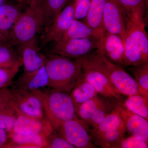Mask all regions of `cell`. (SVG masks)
<instances>
[{
  "label": "cell",
  "mask_w": 148,
  "mask_h": 148,
  "mask_svg": "<svg viewBox=\"0 0 148 148\" xmlns=\"http://www.w3.org/2000/svg\"><path fill=\"white\" fill-rule=\"evenodd\" d=\"M48 87L70 93L84 76L82 67L74 58L51 53L45 56Z\"/></svg>",
  "instance_id": "cell-1"
},
{
  "label": "cell",
  "mask_w": 148,
  "mask_h": 148,
  "mask_svg": "<svg viewBox=\"0 0 148 148\" xmlns=\"http://www.w3.org/2000/svg\"><path fill=\"white\" fill-rule=\"evenodd\" d=\"M34 91L42 103L46 118L55 131L64 122L78 117L70 93L48 87Z\"/></svg>",
  "instance_id": "cell-2"
},
{
  "label": "cell",
  "mask_w": 148,
  "mask_h": 148,
  "mask_svg": "<svg viewBox=\"0 0 148 148\" xmlns=\"http://www.w3.org/2000/svg\"><path fill=\"white\" fill-rule=\"evenodd\" d=\"M126 19L125 66L148 62V37L144 15L135 14Z\"/></svg>",
  "instance_id": "cell-3"
},
{
  "label": "cell",
  "mask_w": 148,
  "mask_h": 148,
  "mask_svg": "<svg viewBox=\"0 0 148 148\" xmlns=\"http://www.w3.org/2000/svg\"><path fill=\"white\" fill-rule=\"evenodd\" d=\"M44 16L40 6L29 7L23 12L8 36V43L21 47L36 38L43 27Z\"/></svg>",
  "instance_id": "cell-4"
},
{
  "label": "cell",
  "mask_w": 148,
  "mask_h": 148,
  "mask_svg": "<svg viewBox=\"0 0 148 148\" xmlns=\"http://www.w3.org/2000/svg\"><path fill=\"white\" fill-rule=\"evenodd\" d=\"M126 132L119 114L113 110L101 123L91 129L90 136L95 146L103 148H117Z\"/></svg>",
  "instance_id": "cell-5"
},
{
  "label": "cell",
  "mask_w": 148,
  "mask_h": 148,
  "mask_svg": "<svg viewBox=\"0 0 148 148\" xmlns=\"http://www.w3.org/2000/svg\"><path fill=\"white\" fill-rule=\"evenodd\" d=\"M82 67L84 77L98 93L106 98H114L120 102L121 95L111 82L98 63L95 51L76 59Z\"/></svg>",
  "instance_id": "cell-6"
},
{
  "label": "cell",
  "mask_w": 148,
  "mask_h": 148,
  "mask_svg": "<svg viewBox=\"0 0 148 148\" xmlns=\"http://www.w3.org/2000/svg\"><path fill=\"white\" fill-rule=\"evenodd\" d=\"M95 53L101 69L114 86L121 94L128 96L143 95L140 93L138 85L133 77L127 73L121 66L109 61L99 49L95 51Z\"/></svg>",
  "instance_id": "cell-7"
},
{
  "label": "cell",
  "mask_w": 148,
  "mask_h": 148,
  "mask_svg": "<svg viewBox=\"0 0 148 148\" xmlns=\"http://www.w3.org/2000/svg\"><path fill=\"white\" fill-rule=\"evenodd\" d=\"M103 37L60 41L55 42L51 52L68 58L78 59L100 49Z\"/></svg>",
  "instance_id": "cell-8"
},
{
  "label": "cell",
  "mask_w": 148,
  "mask_h": 148,
  "mask_svg": "<svg viewBox=\"0 0 148 148\" xmlns=\"http://www.w3.org/2000/svg\"><path fill=\"white\" fill-rule=\"evenodd\" d=\"M56 131L75 148L97 147L91 141L85 125L78 117L64 122Z\"/></svg>",
  "instance_id": "cell-9"
},
{
  "label": "cell",
  "mask_w": 148,
  "mask_h": 148,
  "mask_svg": "<svg viewBox=\"0 0 148 148\" xmlns=\"http://www.w3.org/2000/svg\"><path fill=\"white\" fill-rule=\"evenodd\" d=\"M126 22L125 13L118 0H106L103 18L106 32L119 35L125 43Z\"/></svg>",
  "instance_id": "cell-10"
},
{
  "label": "cell",
  "mask_w": 148,
  "mask_h": 148,
  "mask_svg": "<svg viewBox=\"0 0 148 148\" xmlns=\"http://www.w3.org/2000/svg\"><path fill=\"white\" fill-rule=\"evenodd\" d=\"M11 101L22 112L41 119L46 118L41 101L35 91H30L11 87Z\"/></svg>",
  "instance_id": "cell-11"
},
{
  "label": "cell",
  "mask_w": 148,
  "mask_h": 148,
  "mask_svg": "<svg viewBox=\"0 0 148 148\" xmlns=\"http://www.w3.org/2000/svg\"><path fill=\"white\" fill-rule=\"evenodd\" d=\"M75 18V0H70L45 32L43 39L44 44L60 41Z\"/></svg>",
  "instance_id": "cell-12"
},
{
  "label": "cell",
  "mask_w": 148,
  "mask_h": 148,
  "mask_svg": "<svg viewBox=\"0 0 148 148\" xmlns=\"http://www.w3.org/2000/svg\"><path fill=\"white\" fill-rule=\"evenodd\" d=\"M16 108L18 114L17 117L13 130L11 132L36 134L46 138L54 130L46 119L29 115Z\"/></svg>",
  "instance_id": "cell-13"
},
{
  "label": "cell",
  "mask_w": 148,
  "mask_h": 148,
  "mask_svg": "<svg viewBox=\"0 0 148 148\" xmlns=\"http://www.w3.org/2000/svg\"><path fill=\"white\" fill-rule=\"evenodd\" d=\"M124 122L126 131L139 140L148 143V120L125 108L120 102L114 106Z\"/></svg>",
  "instance_id": "cell-14"
},
{
  "label": "cell",
  "mask_w": 148,
  "mask_h": 148,
  "mask_svg": "<svg viewBox=\"0 0 148 148\" xmlns=\"http://www.w3.org/2000/svg\"><path fill=\"white\" fill-rule=\"evenodd\" d=\"M99 49L111 62L125 66L124 42L119 35L105 32Z\"/></svg>",
  "instance_id": "cell-15"
},
{
  "label": "cell",
  "mask_w": 148,
  "mask_h": 148,
  "mask_svg": "<svg viewBox=\"0 0 148 148\" xmlns=\"http://www.w3.org/2000/svg\"><path fill=\"white\" fill-rule=\"evenodd\" d=\"M24 73L38 71L45 64V56L41 53L36 38L19 48Z\"/></svg>",
  "instance_id": "cell-16"
},
{
  "label": "cell",
  "mask_w": 148,
  "mask_h": 148,
  "mask_svg": "<svg viewBox=\"0 0 148 148\" xmlns=\"http://www.w3.org/2000/svg\"><path fill=\"white\" fill-rule=\"evenodd\" d=\"M49 79L45 65L36 71L23 73L18 79L13 81L11 87L23 90L34 91L40 88L47 87Z\"/></svg>",
  "instance_id": "cell-17"
},
{
  "label": "cell",
  "mask_w": 148,
  "mask_h": 148,
  "mask_svg": "<svg viewBox=\"0 0 148 148\" xmlns=\"http://www.w3.org/2000/svg\"><path fill=\"white\" fill-rule=\"evenodd\" d=\"M9 141L5 148H46V137L28 133L9 132Z\"/></svg>",
  "instance_id": "cell-18"
},
{
  "label": "cell",
  "mask_w": 148,
  "mask_h": 148,
  "mask_svg": "<svg viewBox=\"0 0 148 148\" xmlns=\"http://www.w3.org/2000/svg\"><path fill=\"white\" fill-rule=\"evenodd\" d=\"M98 94L95 88L83 77L70 93L76 111L86 102Z\"/></svg>",
  "instance_id": "cell-19"
},
{
  "label": "cell",
  "mask_w": 148,
  "mask_h": 148,
  "mask_svg": "<svg viewBox=\"0 0 148 148\" xmlns=\"http://www.w3.org/2000/svg\"><path fill=\"white\" fill-rule=\"evenodd\" d=\"M105 31L92 29L78 19H74L71 26L61 40L73 38H100L103 37Z\"/></svg>",
  "instance_id": "cell-20"
},
{
  "label": "cell",
  "mask_w": 148,
  "mask_h": 148,
  "mask_svg": "<svg viewBox=\"0 0 148 148\" xmlns=\"http://www.w3.org/2000/svg\"><path fill=\"white\" fill-rule=\"evenodd\" d=\"M22 12L18 7L14 5L6 4L0 6V31L7 38Z\"/></svg>",
  "instance_id": "cell-21"
},
{
  "label": "cell",
  "mask_w": 148,
  "mask_h": 148,
  "mask_svg": "<svg viewBox=\"0 0 148 148\" xmlns=\"http://www.w3.org/2000/svg\"><path fill=\"white\" fill-rule=\"evenodd\" d=\"M70 0H42L40 6L44 16L45 32Z\"/></svg>",
  "instance_id": "cell-22"
},
{
  "label": "cell",
  "mask_w": 148,
  "mask_h": 148,
  "mask_svg": "<svg viewBox=\"0 0 148 148\" xmlns=\"http://www.w3.org/2000/svg\"><path fill=\"white\" fill-rule=\"evenodd\" d=\"M106 1V0H91L88 12L84 19V22L92 29L105 31L103 27V18Z\"/></svg>",
  "instance_id": "cell-23"
},
{
  "label": "cell",
  "mask_w": 148,
  "mask_h": 148,
  "mask_svg": "<svg viewBox=\"0 0 148 148\" xmlns=\"http://www.w3.org/2000/svg\"><path fill=\"white\" fill-rule=\"evenodd\" d=\"M98 95L82 105L77 111V116L86 126L98 110L110 102L106 97L102 98Z\"/></svg>",
  "instance_id": "cell-24"
},
{
  "label": "cell",
  "mask_w": 148,
  "mask_h": 148,
  "mask_svg": "<svg viewBox=\"0 0 148 148\" xmlns=\"http://www.w3.org/2000/svg\"><path fill=\"white\" fill-rule=\"evenodd\" d=\"M22 65L19 52L7 43H0V67L6 69L20 68Z\"/></svg>",
  "instance_id": "cell-25"
},
{
  "label": "cell",
  "mask_w": 148,
  "mask_h": 148,
  "mask_svg": "<svg viewBox=\"0 0 148 148\" xmlns=\"http://www.w3.org/2000/svg\"><path fill=\"white\" fill-rule=\"evenodd\" d=\"M130 66L140 93L148 100V62Z\"/></svg>",
  "instance_id": "cell-26"
},
{
  "label": "cell",
  "mask_w": 148,
  "mask_h": 148,
  "mask_svg": "<svg viewBox=\"0 0 148 148\" xmlns=\"http://www.w3.org/2000/svg\"><path fill=\"white\" fill-rule=\"evenodd\" d=\"M122 104L128 110L148 120V100L143 95L128 96L124 104Z\"/></svg>",
  "instance_id": "cell-27"
},
{
  "label": "cell",
  "mask_w": 148,
  "mask_h": 148,
  "mask_svg": "<svg viewBox=\"0 0 148 148\" xmlns=\"http://www.w3.org/2000/svg\"><path fill=\"white\" fill-rule=\"evenodd\" d=\"M16 107L11 101L0 111V128L11 132L17 117Z\"/></svg>",
  "instance_id": "cell-28"
},
{
  "label": "cell",
  "mask_w": 148,
  "mask_h": 148,
  "mask_svg": "<svg viewBox=\"0 0 148 148\" xmlns=\"http://www.w3.org/2000/svg\"><path fill=\"white\" fill-rule=\"evenodd\" d=\"M127 18L135 14L144 15L145 0H118Z\"/></svg>",
  "instance_id": "cell-29"
},
{
  "label": "cell",
  "mask_w": 148,
  "mask_h": 148,
  "mask_svg": "<svg viewBox=\"0 0 148 148\" xmlns=\"http://www.w3.org/2000/svg\"><path fill=\"white\" fill-rule=\"evenodd\" d=\"M46 147L47 148H74L73 145L70 144L63 137L53 130L46 138Z\"/></svg>",
  "instance_id": "cell-30"
},
{
  "label": "cell",
  "mask_w": 148,
  "mask_h": 148,
  "mask_svg": "<svg viewBox=\"0 0 148 148\" xmlns=\"http://www.w3.org/2000/svg\"><path fill=\"white\" fill-rule=\"evenodd\" d=\"M19 69V68L6 69L0 67V89L10 86Z\"/></svg>",
  "instance_id": "cell-31"
},
{
  "label": "cell",
  "mask_w": 148,
  "mask_h": 148,
  "mask_svg": "<svg viewBox=\"0 0 148 148\" xmlns=\"http://www.w3.org/2000/svg\"><path fill=\"white\" fill-rule=\"evenodd\" d=\"M113 108L110 102L103 106L93 115L87 125L91 126L92 129L96 127L113 110Z\"/></svg>",
  "instance_id": "cell-32"
},
{
  "label": "cell",
  "mask_w": 148,
  "mask_h": 148,
  "mask_svg": "<svg viewBox=\"0 0 148 148\" xmlns=\"http://www.w3.org/2000/svg\"><path fill=\"white\" fill-rule=\"evenodd\" d=\"M148 143L139 140L131 135L127 138H123L117 148H147Z\"/></svg>",
  "instance_id": "cell-33"
},
{
  "label": "cell",
  "mask_w": 148,
  "mask_h": 148,
  "mask_svg": "<svg viewBox=\"0 0 148 148\" xmlns=\"http://www.w3.org/2000/svg\"><path fill=\"white\" fill-rule=\"evenodd\" d=\"M91 0H75V18L84 19L87 15Z\"/></svg>",
  "instance_id": "cell-34"
},
{
  "label": "cell",
  "mask_w": 148,
  "mask_h": 148,
  "mask_svg": "<svg viewBox=\"0 0 148 148\" xmlns=\"http://www.w3.org/2000/svg\"><path fill=\"white\" fill-rule=\"evenodd\" d=\"M11 101L10 89L9 88L0 89V111Z\"/></svg>",
  "instance_id": "cell-35"
},
{
  "label": "cell",
  "mask_w": 148,
  "mask_h": 148,
  "mask_svg": "<svg viewBox=\"0 0 148 148\" xmlns=\"http://www.w3.org/2000/svg\"><path fill=\"white\" fill-rule=\"evenodd\" d=\"M9 140L8 132L0 128V148H5Z\"/></svg>",
  "instance_id": "cell-36"
},
{
  "label": "cell",
  "mask_w": 148,
  "mask_h": 148,
  "mask_svg": "<svg viewBox=\"0 0 148 148\" xmlns=\"http://www.w3.org/2000/svg\"><path fill=\"white\" fill-rule=\"evenodd\" d=\"M29 4V7H37L40 6L42 0H25Z\"/></svg>",
  "instance_id": "cell-37"
},
{
  "label": "cell",
  "mask_w": 148,
  "mask_h": 148,
  "mask_svg": "<svg viewBox=\"0 0 148 148\" xmlns=\"http://www.w3.org/2000/svg\"><path fill=\"white\" fill-rule=\"evenodd\" d=\"M8 38L0 31V43H7Z\"/></svg>",
  "instance_id": "cell-38"
},
{
  "label": "cell",
  "mask_w": 148,
  "mask_h": 148,
  "mask_svg": "<svg viewBox=\"0 0 148 148\" xmlns=\"http://www.w3.org/2000/svg\"><path fill=\"white\" fill-rule=\"evenodd\" d=\"M6 0H0V6Z\"/></svg>",
  "instance_id": "cell-39"
},
{
  "label": "cell",
  "mask_w": 148,
  "mask_h": 148,
  "mask_svg": "<svg viewBox=\"0 0 148 148\" xmlns=\"http://www.w3.org/2000/svg\"><path fill=\"white\" fill-rule=\"evenodd\" d=\"M145 1H147V3H148V0H145Z\"/></svg>",
  "instance_id": "cell-40"
}]
</instances>
